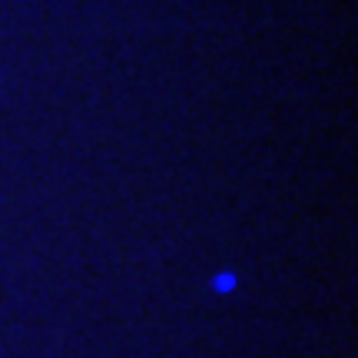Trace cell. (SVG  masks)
Here are the masks:
<instances>
[{
    "mask_svg": "<svg viewBox=\"0 0 358 358\" xmlns=\"http://www.w3.org/2000/svg\"><path fill=\"white\" fill-rule=\"evenodd\" d=\"M209 289L216 295H229L239 289V272H229V268H222V272H213V279H209Z\"/></svg>",
    "mask_w": 358,
    "mask_h": 358,
    "instance_id": "obj_1",
    "label": "cell"
}]
</instances>
